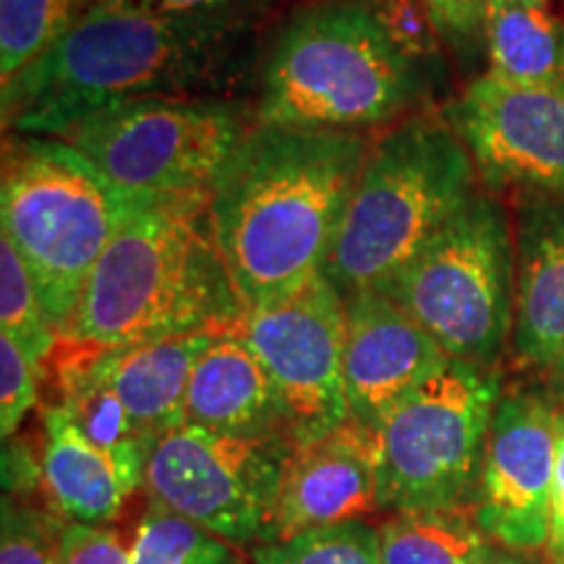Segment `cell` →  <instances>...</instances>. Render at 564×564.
Returning <instances> with one entry per match:
<instances>
[{"mask_svg": "<svg viewBox=\"0 0 564 564\" xmlns=\"http://www.w3.org/2000/svg\"><path fill=\"white\" fill-rule=\"evenodd\" d=\"M554 373H556V379H560V387H564V361H562L560 366H556Z\"/></svg>", "mask_w": 564, "mask_h": 564, "instance_id": "cell-35", "label": "cell"}, {"mask_svg": "<svg viewBox=\"0 0 564 564\" xmlns=\"http://www.w3.org/2000/svg\"><path fill=\"white\" fill-rule=\"evenodd\" d=\"M369 150L361 133L259 123L241 141L209 212L246 312L324 272Z\"/></svg>", "mask_w": 564, "mask_h": 564, "instance_id": "cell-1", "label": "cell"}, {"mask_svg": "<svg viewBox=\"0 0 564 564\" xmlns=\"http://www.w3.org/2000/svg\"><path fill=\"white\" fill-rule=\"evenodd\" d=\"M436 24L444 37L455 42H470L484 34V11L486 0H429Z\"/></svg>", "mask_w": 564, "mask_h": 564, "instance_id": "cell-33", "label": "cell"}, {"mask_svg": "<svg viewBox=\"0 0 564 564\" xmlns=\"http://www.w3.org/2000/svg\"><path fill=\"white\" fill-rule=\"evenodd\" d=\"M63 525L58 514L6 499L0 564H61Z\"/></svg>", "mask_w": 564, "mask_h": 564, "instance_id": "cell-27", "label": "cell"}, {"mask_svg": "<svg viewBox=\"0 0 564 564\" xmlns=\"http://www.w3.org/2000/svg\"><path fill=\"white\" fill-rule=\"evenodd\" d=\"M512 348L520 361H564V196H541L518 215Z\"/></svg>", "mask_w": 564, "mask_h": 564, "instance_id": "cell-16", "label": "cell"}, {"mask_svg": "<svg viewBox=\"0 0 564 564\" xmlns=\"http://www.w3.org/2000/svg\"><path fill=\"white\" fill-rule=\"evenodd\" d=\"M253 564H382L377 528L345 523L251 549Z\"/></svg>", "mask_w": 564, "mask_h": 564, "instance_id": "cell-26", "label": "cell"}, {"mask_svg": "<svg viewBox=\"0 0 564 564\" xmlns=\"http://www.w3.org/2000/svg\"><path fill=\"white\" fill-rule=\"evenodd\" d=\"M329 3H345V0H329Z\"/></svg>", "mask_w": 564, "mask_h": 564, "instance_id": "cell-38", "label": "cell"}, {"mask_svg": "<svg viewBox=\"0 0 564 564\" xmlns=\"http://www.w3.org/2000/svg\"><path fill=\"white\" fill-rule=\"evenodd\" d=\"M243 314L212 225L209 194L165 196L112 238L61 340L131 348L228 329Z\"/></svg>", "mask_w": 564, "mask_h": 564, "instance_id": "cell-3", "label": "cell"}, {"mask_svg": "<svg viewBox=\"0 0 564 564\" xmlns=\"http://www.w3.org/2000/svg\"><path fill=\"white\" fill-rule=\"evenodd\" d=\"M447 118L489 186L564 196V84L486 74L465 87Z\"/></svg>", "mask_w": 564, "mask_h": 564, "instance_id": "cell-12", "label": "cell"}, {"mask_svg": "<svg viewBox=\"0 0 564 564\" xmlns=\"http://www.w3.org/2000/svg\"><path fill=\"white\" fill-rule=\"evenodd\" d=\"M502 387L494 369L449 361L373 426L379 507L470 512Z\"/></svg>", "mask_w": 564, "mask_h": 564, "instance_id": "cell-7", "label": "cell"}, {"mask_svg": "<svg viewBox=\"0 0 564 564\" xmlns=\"http://www.w3.org/2000/svg\"><path fill=\"white\" fill-rule=\"evenodd\" d=\"M183 423L236 436H291L278 387L236 324L217 333L196 361Z\"/></svg>", "mask_w": 564, "mask_h": 564, "instance_id": "cell-17", "label": "cell"}, {"mask_svg": "<svg viewBox=\"0 0 564 564\" xmlns=\"http://www.w3.org/2000/svg\"><path fill=\"white\" fill-rule=\"evenodd\" d=\"M453 358L379 291L345 299L343 373L350 419L373 429Z\"/></svg>", "mask_w": 564, "mask_h": 564, "instance_id": "cell-14", "label": "cell"}, {"mask_svg": "<svg viewBox=\"0 0 564 564\" xmlns=\"http://www.w3.org/2000/svg\"><path fill=\"white\" fill-rule=\"evenodd\" d=\"M476 162L453 126L413 118L369 150L324 278L343 299L382 291L474 199Z\"/></svg>", "mask_w": 564, "mask_h": 564, "instance_id": "cell-6", "label": "cell"}, {"mask_svg": "<svg viewBox=\"0 0 564 564\" xmlns=\"http://www.w3.org/2000/svg\"><path fill=\"white\" fill-rule=\"evenodd\" d=\"M291 436H236L181 423L154 442L144 489L152 505L232 546L272 544Z\"/></svg>", "mask_w": 564, "mask_h": 564, "instance_id": "cell-10", "label": "cell"}, {"mask_svg": "<svg viewBox=\"0 0 564 564\" xmlns=\"http://www.w3.org/2000/svg\"><path fill=\"white\" fill-rule=\"evenodd\" d=\"M257 121L217 97H152L91 112L63 137L118 186L158 196L209 194Z\"/></svg>", "mask_w": 564, "mask_h": 564, "instance_id": "cell-9", "label": "cell"}, {"mask_svg": "<svg viewBox=\"0 0 564 564\" xmlns=\"http://www.w3.org/2000/svg\"><path fill=\"white\" fill-rule=\"evenodd\" d=\"M421 89V66L387 37L366 0L299 13L262 68L253 121L299 131L358 133L390 123Z\"/></svg>", "mask_w": 564, "mask_h": 564, "instance_id": "cell-5", "label": "cell"}, {"mask_svg": "<svg viewBox=\"0 0 564 564\" xmlns=\"http://www.w3.org/2000/svg\"><path fill=\"white\" fill-rule=\"evenodd\" d=\"M40 481L63 523L110 525L131 497L112 463L58 403L47 405L42 419Z\"/></svg>", "mask_w": 564, "mask_h": 564, "instance_id": "cell-19", "label": "cell"}, {"mask_svg": "<svg viewBox=\"0 0 564 564\" xmlns=\"http://www.w3.org/2000/svg\"><path fill=\"white\" fill-rule=\"evenodd\" d=\"M562 400H564V387H562ZM562 411H564V408H562Z\"/></svg>", "mask_w": 564, "mask_h": 564, "instance_id": "cell-39", "label": "cell"}, {"mask_svg": "<svg viewBox=\"0 0 564 564\" xmlns=\"http://www.w3.org/2000/svg\"><path fill=\"white\" fill-rule=\"evenodd\" d=\"M61 564H131L129 541L108 525L66 523L61 533Z\"/></svg>", "mask_w": 564, "mask_h": 564, "instance_id": "cell-30", "label": "cell"}, {"mask_svg": "<svg viewBox=\"0 0 564 564\" xmlns=\"http://www.w3.org/2000/svg\"><path fill=\"white\" fill-rule=\"evenodd\" d=\"M236 564H253V562H251V560H241V556H238Z\"/></svg>", "mask_w": 564, "mask_h": 564, "instance_id": "cell-37", "label": "cell"}, {"mask_svg": "<svg viewBox=\"0 0 564 564\" xmlns=\"http://www.w3.org/2000/svg\"><path fill=\"white\" fill-rule=\"evenodd\" d=\"M131 564H236V546L165 507L150 505L129 539Z\"/></svg>", "mask_w": 564, "mask_h": 564, "instance_id": "cell-24", "label": "cell"}, {"mask_svg": "<svg viewBox=\"0 0 564 564\" xmlns=\"http://www.w3.org/2000/svg\"><path fill=\"white\" fill-rule=\"evenodd\" d=\"M379 293L453 361L494 369L514 306V246L502 207L474 196Z\"/></svg>", "mask_w": 564, "mask_h": 564, "instance_id": "cell-8", "label": "cell"}, {"mask_svg": "<svg viewBox=\"0 0 564 564\" xmlns=\"http://www.w3.org/2000/svg\"><path fill=\"white\" fill-rule=\"evenodd\" d=\"M377 535L382 564H489L502 552L474 512H394Z\"/></svg>", "mask_w": 564, "mask_h": 564, "instance_id": "cell-22", "label": "cell"}, {"mask_svg": "<svg viewBox=\"0 0 564 564\" xmlns=\"http://www.w3.org/2000/svg\"><path fill=\"white\" fill-rule=\"evenodd\" d=\"M160 199L165 196L118 186L66 139L6 141L0 181L3 238L30 267L61 337L112 238Z\"/></svg>", "mask_w": 564, "mask_h": 564, "instance_id": "cell-4", "label": "cell"}, {"mask_svg": "<svg viewBox=\"0 0 564 564\" xmlns=\"http://www.w3.org/2000/svg\"><path fill=\"white\" fill-rule=\"evenodd\" d=\"M100 3L133 13H147V17L243 19V13L262 0H100Z\"/></svg>", "mask_w": 564, "mask_h": 564, "instance_id": "cell-31", "label": "cell"}, {"mask_svg": "<svg viewBox=\"0 0 564 564\" xmlns=\"http://www.w3.org/2000/svg\"><path fill=\"white\" fill-rule=\"evenodd\" d=\"M554 460L556 408L539 392L502 394L470 512L476 525L505 552H544Z\"/></svg>", "mask_w": 564, "mask_h": 564, "instance_id": "cell-13", "label": "cell"}, {"mask_svg": "<svg viewBox=\"0 0 564 564\" xmlns=\"http://www.w3.org/2000/svg\"><path fill=\"white\" fill-rule=\"evenodd\" d=\"M278 387L293 444L350 419L345 394V299L322 274L285 299L249 308L236 324Z\"/></svg>", "mask_w": 564, "mask_h": 564, "instance_id": "cell-11", "label": "cell"}, {"mask_svg": "<svg viewBox=\"0 0 564 564\" xmlns=\"http://www.w3.org/2000/svg\"><path fill=\"white\" fill-rule=\"evenodd\" d=\"M63 343V356L55 364L58 371V405L74 419L79 432L95 444L118 470L126 491L144 486L147 463L154 442L131 419L118 394L91 371L87 345Z\"/></svg>", "mask_w": 564, "mask_h": 564, "instance_id": "cell-20", "label": "cell"}, {"mask_svg": "<svg viewBox=\"0 0 564 564\" xmlns=\"http://www.w3.org/2000/svg\"><path fill=\"white\" fill-rule=\"evenodd\" d=\"M42 366L9 335H0V432L9 440L19 432L40 398Z\"/></svg>", "mask_w": 564, "mask_h": 564, "instance_id": "cell-29", "label": "cell"}, {"mask_svg": "<svg viewBox=\"0 0 564 564\" xmlns=\"http://www.w3.org/2000/svg\"><path fill=\"white\" fill-rule=\"evenodd\" d=\"M379 507L373 429L348 419L319 440L293 444L282 470L278 535L361 523Z\"/></svg>", "mask_w": 564, "mask_h": 564, "instance_id": "cell-15", "label": "cell"}, {"mask_svg": "<svg viewBox=\"0 0 564 564\" xmlns=\"http://www.w3.org/2000/svg\"><path fill=\"white\" fill-rule=\"evenodd\" d=\"M392 45L413 61L421 63L440 58L442 30L429 6V0H366Z\"/></svg>", "mask_w": 564, "mask_h": 564, "instance_id": "cell-28", "label": "cell"}, {"mask_svg": "<svg viewBox=\"0 0 564 564\" xmlns=\"http://www.w3.org/2000/svg\"><path fill=\"white\" fill-rule=\"evenodd\" d=\"M484 42L497 79L564 84V24L544 3L486 0Z\"/></svg>", "mask_w": 564, "mask_h": 564, "instance_id": "cell-21", "label": "cell"}, {"mask_svg": "<svg viewBox=\"0 0 564 564\" xmlns=\"http://www.w3.org/2000/svg\"><path fill=\"white\" fill-rule=\"evenodd\" d=\"M489 564H528V562L523 560V554H512V552H505V549H502V552L494 556Z\"/></svg>", "mask_w": 564, "mask_h": 564, "instance_id": "cell-34", "label": "cell"}, {"mask_svg": "<svg viewBox=\"0 0 564 564\" xmlns=\"http://www.w3.org/2000/svg\"><path fill=\"white\" fill-rule=\"evenodd\" d=\"M223 329L167 337L131 348H89L91 371L118 394L137 426L160 440L183 423L196 361Z\"/></svg>", "mask_w": 564, "mask_h": 564, "instance_id": "cell-18", "label": "cell"}, {"mask_svg": "<svg viewBox=\"0 0 564 564\" xmlns=\"http://www.w3.org/2000/svg\"><path fill=\"white\" fill-rule=\"evenodd\" d=\"M544 560L546 564H564V411H556V460L552 497H549V533Z\"/></svg>", "mask_w": 564, "mask_h": 564, "instance_id": "cell-32", "label": "cell"}, {"mask_svg": "<svg viewBox=\"0 0 564 564\" xmlns=\"http://www.w3.org/2000/svg\"><path fill=\"white\" fill-rule=\"evenodd\" d=\"M243 19L147 17L91 0L74 26L3 84L13 137H63L110 105L209 97L238 79Z\"/></svg>", "mask_w": 564, "mask_h": 564, "instance_id": "cell-2", "label": "cell"}, {"mask_svg": "<svg viewBox=\"0 0 564 564\" xmlns=\"http://www.w3.org/2000/svg\"><path fill=\"white\" fill-rule=\"evenodd\" d=\"M0 327L3 335L17 340L40 366H45L61 343L30 267L3 236H0Z\"/></svg>", "mask_w": 564, "mask_h": 564, "instance_id": "cell-25", "label": "cell"}, {"mask_svg": "<svg viewBox=\"0 0 564 564\" xmlns=\"http://www.w3.org/2000/svg\"><path fill=\"white\" fill-rule=\"evenodd\" d=\"M518 3H544V0H518Z\"/></svg>", "mask_w": 564, "mask_h": 564, "instance_id": "cell-36", "label": "cell"}, {"mask_svg": "<svg viewBox=\"0 0 564 564\" xmlns=\"http://www.w3.org/2000/svg\"><path fill=\"white\" fill-rule=\"evenodd\" d=\"M91 0H0V76L3 84L51 51Z\"/></svg>", "mask_w": 564, "mask_h": 564, "instance_id": "cell-23", "label": "cell"}]
</instances>
